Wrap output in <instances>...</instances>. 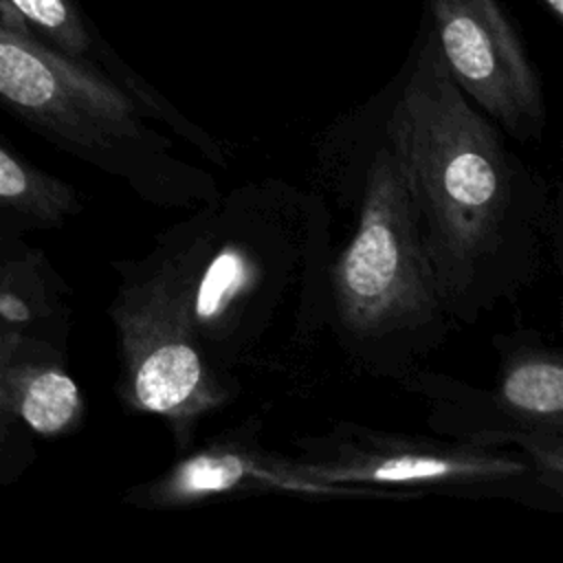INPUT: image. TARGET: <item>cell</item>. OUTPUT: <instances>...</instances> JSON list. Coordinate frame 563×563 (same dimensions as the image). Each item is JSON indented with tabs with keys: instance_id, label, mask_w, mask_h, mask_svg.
Returning a JSON list of instances; mask_svg holds the SVG:
<instances>
[{
	"instance_id": "6da1fadb",
	"label": "cell",
	"mask_w": 563,
	"mask_h": 563,
	"mask_svg": "<svg viewBox=\"0 0 563 563\" xmlns=\"http://www.w3.org/2000/svg\"><path fill=\"white\" fill-rule=\"evenodd\" d=\"M372 97L440 301L453 323H477L537 282L556 222L548 187L449 77L422 18L398 73Z\"/></svg>"
},
{
	"instance_id": "7a4b0ae2",
	"label": "cell",
	"mask_w": 563,
	"mask_h": 563,
	"mask_svg": "<svg viewBox=\"0 0 563 563\" xmlns=\"http://www.w3.org/2000/svg\"><path fill=\"white\" fill-rule=\"evenodd\" d=\"M330 255L323 194L264 178L196 205L136 264L211 365L242 383L286 369L330 332Z\"/></svg>"
},
{
	"instance_id": "3957f363",
	"label": "cell",
	"mask_w": 563,
	"mask_h": 563,
	"mask_svg": "<svg viewBox=\"0 0 563 563\" xmlns=\"http://www.w3.org/2000/svg\"><path fill=\"white\" fill-rule=\"evenodd\" d=\"M321 194L332 229L330 334L369 376L400 383L444 343L451 319L418 233L409 185L374 97L321 136Z\"/></svg>"
},
{
	"instance_id": "277c9868",
	"label": "cell",
	"mask_w": 563,
	"mask_h": 563,
	"mask_svg": "<svg viewBox=\"0 0 563 563\" xmlns=\"http://www.w3.org/2000/svg\"><path fill=\"white\" fill-rule=\"evenodd\" d=\"M0 103L156 207L191 209L218 194L216 178L183 161L125 88L48 46L7 0H0Z\"/></svg>"
},
{
	"instance_id": "5b68a950",
	"label": "cell",
	"mask_w": 563,
	"mask_h": 563,
	"mask_svg": "<svg viewBox=\"0 0 563 563\" xmlns=\"http://www.w3.org/2000/svg\"><path fill=\"white\" fill-rule=\"evenodd\" d=\"M292 444L297 455H288L290 466L301 477L330 486L387 497L440 493L523 504H532L537 495L561 499L534 460L512 446L389 433L356 422H339Z\"/></svg>"
},
{
	"instance_id": "8992f818",
	"label": "cell",
	"mask_w": 563,
	"mask_h": 563,
	"mask_svg": "<svg viewBox=\"0 0 563 563\" xmlns=\"http://www.w3.org/2000/svg\"><path fill=\"white\" fill-rule=\"evenodd\" d=\"M121 282L108 308L117 334L121 405L158 416L180 451L200 418L229 405L242 383L220 374L202 354L163 286L136 262L117 264Z\"/></svg>"
},
{
	"instance_id": "52a82bcc",
	"label": "cell",
	"mask_w": 563,
	"mask_h": 563,
	"mask_svg": "<svg viewBox=\"0 0 563 563\" xmlns=\"http://www.w3.org/2000/svg\"><path fill=\"white\" fill-rule=\"evenodd\" d=\"M422 20L466 99L506 136L541 141L548 121L543 81L501 0H424Z\"/></svg>"
},
{
	"instance_id": "ba28073f",
	"label": "cell",
	"mask_w": 563,
	"mask_h": 563,
	"mask_svg": "<svg viewBox=\"0 0 563 563\" xmlns=\"http://www.w3.org/2000/svg\"><path fill=\"white\" fill-rule=\"evenodd\" d=\"M260 420L185 449L169 468L125 493V501L145 510L187 508L216 499L290 493L308 497H378L372 490L330 486L301 477L288 455L260 442Z\"/></svg>"
},
{
	"instance_id": "9c48e42d",
	"label": "cell",
	"mask_w": 563,
	"mask_h": 563,
	"mask_svg": "<svg viewBox=\"0 0 563 563\" xmlns=\"http://www.w3.org/2000/svg\"><path fill=\"white\" fill-rule=\"evenodd\" d=\"M398 385L427 402V424L433 433L484 446L519 449L534 460L548 484L563 495V440H543L526 433L504 411L493 389L473 387L427 367L411 372Z\"/></svg>"
},
{
	"instance_id": "30bf717a",
	"label": "cell",
	"mask_w": 563,
	"mask_h": 563,
	"mask_svg": "<svg viewBox=\"0 0 563 563\" xmlns=\"http://www.w3.org/2000/svg\"><path fill=\"white\" fill-rule=\"evenodd\" d=\"M9 7L55 51L86 64L121 88H125L147 112L176 130L196 150L209 145V134L189 121L172 101H167L152 84H147L132 66H128L114 48L101 37L79 0H7Z\"/></svg>"
},
{
	"instance_id": "8fae6325",
	"label": "cell",
	"mask_w": 563,
	"mask_h": 563,
	"mask_svg": "<svg viewBox=\"0 0 563 563\" xmlns=\"http://www.w3.org/2000/svg\"><path fill=\"white\" fill-rule=\"evenodd\" d=\"M499 376L493 387L504 411L530 435L563 440V356L537 332L495 339Z\"/></svg>"
},
{
	"instance_id": "7c38bea8",
	"label": "cell",
	"mask_w": 563,
	"mask_h": 563,
	"mask_svg": "<svg viewBox=\"0 0 563 563\" xmlns=\"http://www.w3.org/2000/svg\"><path fill=\"white\" fill-rule=\"evenodd\" d=\"M0 398L11 416L40 435L57 438L84 420V396L73 376L53 358H15L0 365Z\"/></svg>"
},
{
	"instance_id": "4fadbf2b",
	"label": "cell",
	"mask_w": 563,
	"mask_h": 563,
	"mask_svg": "<svg viewBox=\"0 0 563 563\" xmlns=\"http://www.w3.org/2000/svg\"><path fill=\"white\" fill-rule=\"evenodd\" d=\"M0 207L42 224H59L79 211V198L68 183L33 167L0 143Z\"/></svg>"
},
{
	"instance_id": "5bb4252c",
	"label": "cell",
	"mask_w": 563,
	"mask_h": 563,
	"mask_svg": "<svg viewBox=\"0 0 563 563\" xmlns=\"http://www.w3.org/2000/svg\"><path fill=\"white\" fill-rule=\"evenodd\" d=\"M51 292L40 262L0 260V330L22 343L26 330L51 314Z\"/></svg>"
},
{
	"instance_id": "9a60e30c",
	"label": "cell",
	"mask_w": 563,
	"mask_h": 563,
	"mask_svg": "<svg viewBox=\"0 0 563 563\" xmlns=\"http://www.w3.org/2000/svg\"><path fill=\"white\" fill-rule=\"evenodd\" d=\"M532 2H537L556 26H561V22H563V0H532Z\"/></svg>"
},
{
	"instance_id": "2e32d148",
	"label": "cell",
	"mask_w": 563,
	"mask_h": 563,
	"mask_svg": "<svg viewBox=\"0 0 563 563\" xmlns=\"http://www.w3.org/2000/svg\"><path fill=\"white\" fill-rule=\"evenodd\" d=\"M15 347H18V343H13L11 339H7V336L2 334V330H0V365H2L4 361H9L11 356H15Z\"/></svg>"
},
{
	"instance_id": "e0dca14e",
	"label": "cell",
	"mask_w": 563,
	"mask_h": 563,
	"mask_svg": "<svg viewBox=\"0 0 563 563\" xmlns=\"http://www.w3.org/2000/svg\"><path fill=\"white\" fill-rule=\"evenodd\" d=\"M9 418H11V413H9V409L4 407V402H2V398H0V444H2V440H4V433H7V422H9Z\"/></svg>"
}]
</instances>
